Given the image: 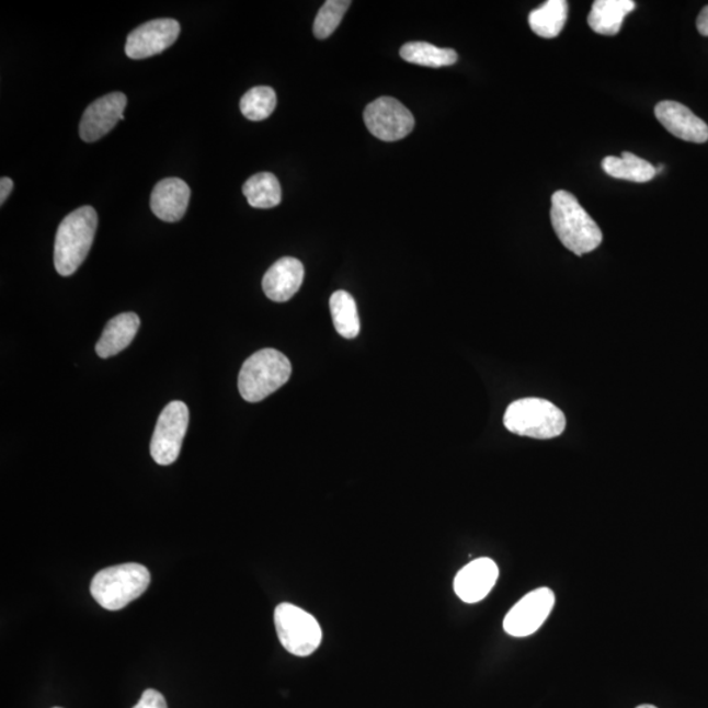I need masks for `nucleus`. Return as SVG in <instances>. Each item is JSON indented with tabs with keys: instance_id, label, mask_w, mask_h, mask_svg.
I'll list each match as a JSON object with an SVG mask.
<instances>
[{
	"instance_id": "nucleus-25",
	"label": "nucleus",
	"mask_w": 708,
	"mask_h": 708,
	"mask_svg": "<svg viewBox=\"0 0 708 708\" xmlns=\"http://www.w3.org/2000/svg\"><path fill=\"white\" fill-rule=\"evenodd\" d=\"M133 708H169L165 698L157 690L147 689L139 703Z\"/></svg>"
},
{
	"instance_id": "nucleus-19",
	"label": "nucleus",
	"mask_w": 708,
	"mask_h": 708,
	"mask_svg": "<svg viewBox=\"0 0 708 708\" xmlns=\"http://www.w3.org/2000/svg\"><path fill=\"white\" fill-rule=\"evenodd\" d=\"M247 202L256 209H271L282 203V185L271 172H260L243 185Z\"/></svg>"
},
{
	"instance_id": "nucleus-26",
	"label": "nucleus",
	"mask_w": 708,
	"mask_h": 708,
	"mask_svg": "<svg viewBox=\"0 0 708 708\" xmlns=\"http://www.w3.org/2000/svg\"><path fill=\"white\" fill-rule=\"evenodd\" d=\"M13 190V182L10 178L3 176L0 180V204H4L5 199L9 198L10 193Z\"/></svg>"
},
{
	"instance_id": "nucleus-20",
	"label": "nucleus",
	"mask_w": 708,
	"mask_h": 708,
	"mask_svg": "<svg viewBox=\"0 0 708 708\" xmlns=\"http://www.w3.org/2000/svg\"><path fill=\"white\" fill-rule=\"evenodd\" d=\"M567 15L566 0H549L530 12L529 25L539 37L556 38L564 28Z\"/></svg>"
},
{
	"instance_id": "nucleus-11",
	"label": "nucleus",
	"mask_w": 708,
	"mask_h": 708,
	"mask_svg": "<svg viewBox=\"0 0 708 708\" xmlns=\"http://www.w3.org/2000/svg\"><path fill=\"white\" fill-rule=\"evenodd\" d=\"M128 99L122 92H112L93 102L83 113L79 125L80 138L84 142H96L124 119V110Z\"/></svg>"
},
{
	"instance_id": "nucleus-7",
	"label": "nucleus",
	"mask_w": 708,
	"mask_h": 708,
	"mask_svg": "<svg viewBox=\"0 0 708 708\" xmlns=\"http://www.w3.org/2000/svg\"><path fill=\"white\" fill-rule=\"evenodd\" d=\"M189 424V407L179 400L171 402L160 413L150 445L151 457L158 465L170 466L176 463Z\"/></svg>"
},
{
	"instance_id": "nucleus-27",
	"label": "nucleus",
	"mask_w": 708,
	"mask_h": 708,
	"mask_svg": "<svg viewBox=\"0 0 708 708\" xmlns=\"http://www.w3.org/2000/svg\"><path fill=\"white\" fill-rule=\"evenodd\" d=\"M697 30L700 35L708 37V5H706L705 9L699 12L697 19Z\"/></svg>"
},
{
	"instance_id": "nucleus-29",
	"label": "nucleus",
	"mask_w": 708,
	"mask_h": 708,
	"mask_svg": "<svg viewBox=\"0 0 708 708\" xmlns=\"http://www.w3.org/2000/svg\"><path fill=\"white\" fill-rule=\"evenodd\" d=\"M55 708H61V707H55Z\"/></svg>"
},
{
	"instance_id": "nucleus-15",
	"label": "nucleus",
	"mask_w": 708,
	"mask_h": 708,
	"mask_svg": "<svg viewBox=\"0 0 708 708\" xmlns=\"http://www.w3.org/2000/svg\"><path fill=\"white\" fill-rule=\"evenodd\" d=\"M304 277V264L298 259H279L263 278L265 296L273 302H286L296 296L299 287L302 286Z\"/></svg>"
},
{
	"instance_id": "nucleus-22",
	"label": "nucleus",
	"mask_w": 708,
	"mask_h": 708,
	"mask_svg": "<svg viewBox=\"0 0 708 708\" xmlns=\"http://www.w3.org/2000/svg\"><path fill=\"white\" fill-rule=\"evenodd\" d=\"M400 57L406 62L426 68H445L458 61V55L453 49H441L437 46L427 43H409L400 49Z\"/></svg>"
},
{
	"instance_id": "nucleus-18",
	"label": "nucleus",
	"mask_w": 708,
	"mask_h": 708,
	"mask_svg": "<svg viewBox=\"0 0 708 708\" xmlns=\"http://www.w3.org/2000/svg\"><path fill=\"white\" fill-rule=\"evenodd\" d=\"M601 165L607 175L632 183L651 182L658 173L650 162L627 151L623 152V157H606Z\"/></svg>"
},
{
	"instance_id": "nucleus-17",
	"label": "nucleus",
	"mask_w": 708,
	"mask_h": 708,
	"mask_svg": "<svg viewBox=\"0 0 708 708\" xmlns=\"http://www.w3.org/2000/svg\"><path fill=\"white\" fill-rule=\"evenodd\" d=\"M636 5L632 0H596L587 16V24L598 35L616 36L625 18L636 10Z\"/></svg>"
},
{
	"instance_id": "nucleus-3",
	"label": "nucleus",
	"mask_w": 708,
	"mask_h": 708,
	"mask_svg": "<svg viewBox=\"0 0 708 708\" xmlns=\"http://www.w3.org/2000/svg\"><path fill=\"white\" fill-rule=\"evenodd\" d=\"M150 581V571L142 564L113 566L95 574L91 594L105 610L117 612L141 597Z\"/></svg>"
},
{
	"instance_id": "nucleus-2",
	"label": "nucleus",
	"mask_w": 708,
	"mask_h": 708,
	"mask_svg": "<svg viewBox=\"0 0 708 708\" xmlns=\"http://www.w3.org/2000/svg\"><path fill=\"white\" fill-rule=\"evenodd\" d=\"M96 229L98 213L92 206H82L65 217L58 227L55 245V265L59 275L69 277L83 264Z\"/></svg>"
},
{
	"instance_id": "nucleus-14",
	"label": "nucleus",
	"mask_w": 708,
	"mask_h": 708,
	"mask_svg": "<svg viewBox=\"0 0 708 708\" xmlns=\"http://www.w3.org/2000/svg\"><path fill=\"white\" fill-rule=\"evenodd\" d=\"M191 189L182 179L169 178L156 185L151 193V210L164 222H178L189 209Z\"/></svg>"
},
{
	"instance_id": "nucleus-6",
	"label": "nucleus",
	"mask_w": 708,
	"mask_h": 708,
	"mask_svg": "<svg viewBox=\"0 0 708 708\" xmlns=\"http://www.w3.org/2000/svg\"><path fill=\"white\" fill-rule=\"evenodd\" d=\"M279 641L294 656L306 658L322 644L323 631L318 620L293 604H279L275 610Z\"/></svg>"
},
{
	"instance_id": "nucleus-4",
	"label": "nucleus",
	"mask_w": 708,
	"mask_h": 708,
	"mask_svg": "<svg viewBox=\"0 0 708 708\" xmlns=\"http://www.w3.org/2000/svg\"><path fill=\"white\" fill-rule=\"evenodd\" d=\"M292 376L289 358L276 350L253 353L240 369L238 387L247 402L258 403L282 389Z\"/></svg>"
},
{
	"instance_id": "nucleus-12",
	"label": "nucleus",
	"mask_w": 708,
	"mask_h": 708,
	"mask_svg": "<svg viewBox=\"0 0 708 708\" xmlns=\"http://www.w3.org/2000/svg\"><path fill=\"white\" fill-rule=\"evenodd\" d=\"M499 579V567L490 558L472 560L454 579V592L466 604H477L484 599Z\"/></svg>"
},
{
	"instance_id": "nucleus-24",
	"label": "nucleus",
	"mask_w": 708,
	"mask_h": 708,
	"mask_svg": "<svg viewBox=\"0 0 708 708\" xmlns=\"http://www.w3.org/2000/svg\"><path fill=\"white\" fill-rule=\"evenodd\" d=\"M350 0H329L322 9L319 10L313 22V35L319 39L330 37L336 31L340 23L349 11Z\"/></svg>"
},
{
	"instance_id": "nucleus-8",
	"label": "nucleus",
	"mask_w": 708,
	"mask_h": 708,
	"mask_svg": "<svg viewBox=\"0 0 708 708\" xmlns=\"http://www.w3.org/2000/svg\"><path fill=\"white\" fill-rule=\"evenodd\" d=\"M364 122L372 135L385 142L406 138L415 126L412 113L393 98L374 100L366 106Z\"/></svg>"
},
{
	"instance_id": "nucleus-13",
	"label": "nucleus",
	"mask_w": 708,
	"mask_h": 708,
	"mask_svg": "<svg viewBox=\"0 0 708 708\" xmlns=\"http://www.w3.org/2000/svg\"><path fill=\"white\" fill-rule=\"evenodd\" d=\"M654 116L671 135L683 141L693 144L708 141V125L684 104L665 100L656 105Z\"/></svg>"
},
{
	"instance_id": "nucleus-10",
	"label": "nucleus",
	"mask_w": 708,
	"mask_h": 708,
	"mask_svg": "<svg viewBox=\"0 0 708 708\" xmlns=\"http://www.w3.org/2000/svg\"><path fill=\"white\" fill-rule=\"evenodd\" d=\"M180 24L173 19L151 20L133 31L126 39L125 53L132 59L160 55L176 42Z\"/></svg>"
},
{
	"instance_id": "nucleus-16",
	"label": "nucleus",
	"mask_w": 708,
	"mask_h": 708,
	"mask_svg": "<svg viewBox=\"0 0 708 708\" xmlns=\"http://www.w3.org/2000/svg\"><path fill=\"white\" fill-rule=\"evenodd\" d=\"M141 326L135 312H124L106 323L102 338L96 344L99 357L110 358L128 349Z\"/></svg>"
},
{
	"instance_id": "nucleus-23",
	"label": "nucleus",
	"mask_w": 708,
	"mask_h": 708,
	"mask_svg": "<svg viewBox=\"0 0 708 708\" xmlns=\"http://www.w3.org/2000/svg\"><path fill=\"white\" fill-rule=\"evenodd\" d=\"M276 105L277 96L275 90L265 85L253 87L240 100V111H242L243 116L249 118L250 122H263V119L269 118L273 111H275Z\"/></svg>"
},
{
	"instance_id": "nucleus-21",
	"label": "nucleus",
	"mask_w": 708,
	"mask_h": 708,
	"mask_svg": "<svg viewBox=\"0 0 708 708\" xmlns=\"http://www.w3.org/2000/svg\"><path fill=\"white\" fill-rule=\"evenodd\" d=\"M330 309L336 331L345 339H354L359 333V317L356 300L350 293L339 290L332 294Z\"/></svg>"
},
{
	"instance_id": "nucleus-28",
	"label": "nucleus",
	"mask_w": 708,
	"mask_h": 708,
	"mask_svg": "<svg viewBox=\"0 0 708 708\" xmlns=\"http://www.w3.org/2000/svg\"><path fill=\"white\" fill-rule=\"evenodd\" d=\"M637 708H658V707L652 705H641V706H638Z\"/></svg>"
},
{
	"instance_id": "nucleus-1",
	"label": "nucleus",
	"mask_w": 708,
	"mask_h": 708,
	"mask_svg": "<svg viewBox=\"0 0 708 708\" xmlns=\"http://www.w3.org/2000/svg\"><path fill=\"white\" fill-rule=\"evenodd\" d=\"M551 222L553 231L574 255L583 256L603 243V231L570 192L553 193Z\"/></svg>"
},
{
	"instance_id": "nucleus-5",
	"label": "nucleus",
	"mask_w": 708,
	"mask_h": 708,
	"mask_svg": "<svg viewBox=\"0 0 708 708\" xmlns=\"http://www.w3.org/2000/svg\"><path fill=\"white\" fill-rule=\"evenodd\" d=\"M504 425L518 436L551 439L564 432L567 420L562 410L549 400L526 398L507 407Z\"/></svg>"
},
{
	"instance_id": "nucleus-9",
	"label": "nucleus",
	"mask_w": 708,
	"mask_h": 708,
	"mask_svg": "<svg viewBox=\"0 0 708 708\" xmlns=\"http://www.w3.org/2000/svg\"><path fill=\"white\" fill-rule=\"evenodd\" d=\"M553 605H556V594L549 587H538V590L527 593L506 614L505 632L514 638L533 636L549 618Z\"/></svg>"
}]
</instances>
